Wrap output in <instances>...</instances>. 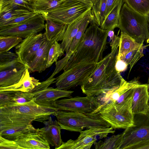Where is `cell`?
Returning <instances> with one entry per match:
<instances>
[{
    "instance_id": "6da1fadb",
    "label": "cell",
    "mask_w": 149,
    "mask_h": 149,
    "mask_svg": "<svg viewBox=\"0 0 149 149\" xmlns=\"http://www.w3.org/2000/svg\"><path fill=\"white\" fill-rule=\"evenodd\" d=\"M119 47H111V52L98 63L94 71L81 86L84 94L97 97L119 87L123 78L115 68Z\"/></svg>"
},
{
    "instance_id": "7a4b0ae2",
    "label": "cell",
    "mask_w": 149,
    "mask_h": 149,
    "mask_svg": "<svg viewBox=\"0 0 149 149\" xmlns=\"http://www.w3.org/2000/svg\"><path fill=\"white\" fill-rule=\"evenodd\" d=\"M86 29L79 44L63 68L64 71L78 64L97 63L103 59L107 48L108 31L93 22Z\"/></svg>"
},
{
    "instance_id": "3957f363",
    "label": "cell",
    "mask_w": 149,
    "mask_h": 149,
    "mask_svg": "<svg viewBox=\"0 0 149 149\" xmlns=\"http://www.w3.org/2000/svg\"><path fill=\"white\" fill-rule=\"evenodd\" d=\"M58 111L54 107L38 104L32 100L22 104L0 107V121L27 124L34 121L43 122Z\"/></svg>"
},
{
    "instance_id": "277c9868",
    "label": "cell",
    "mask_w": 149,
    "mask_h": 149,
    "mask_svg": "<svg viewBox=\"0 0 149 149\" xmlns=\"http://www.w3.org/2000/svg\"><path fill=\"white\" fill-rule=\"evenodd\" d=\"M61 129L80 132L84 129L107 128L110 125L99 113L73 112L58 110L54 115Z\"/></svg>"
},
{
    "instance_id": "5b68a950",
    "label": "cell",
    "mask_w": 149,
    "mask_h": 149,
    "mask_svg": "<svg viewBox=\"0 0 149 149\" xmlns=\"http://www.w3.org/2000/svg\"><path fill=\"white\" fill-rule=\"evenodd\" d=\"M149 17L134 11L124 3L121 8L118 28L137 42L149 43Z\"/></svg>"
},
{
    "instance_id": "8992f818",
    "label": "cell",
    "mask_w": 149,
    "mask_h": 149,
    "mask_svg": "<svg viewBox=\"0 0 149 149\" xmlns=\"http://www.w3.org/2000/svg\"><path fill=\"white\" fill-rule=\"evenodd\" d=\"M92 5L76 0H66L56 8L40 14L45 20L49 19L56 22L68 24L85 16L90 10Z\"/></svg>"
},
{
    "instance_id": "52a82bcc",
    "label": "cell",
    "mask_w": 149,
    "mask_h": 149,
    "mask_svg": "<svg viewBox=\"0 0 149 149\" xmlns=\"http://www.w3.org/2000/svg\"><path fill=\"white\" fill-rule=\"evenodd\" d=\"M97 63H82L64 71L56 78V88L68 91L81 86L97 67Z\"/></svg>"
},
{
    "instance_id": "ba28073f",
    "label": "cell",
    "mask_w": 149,
    "mask_h": 149,
    "mask_svg": "<svg viewBox=\"0 0 149 149\" xmlns=\"http://www.w3.org/2000/svg\"><path fill=\"white\" fill-rule=\"evenodd\" d=\"M139 82L136 79L127 81L123 78L119 87L96 97L99 102L98 108L93 113L116 108L124 103L133 94L134 87Z\"/></svg>"
},
{
    "instance_id": "9c48e42d",
    "label": "cell",
    "mask_w": 149,
    "mask_h": 149,
    "mask_svg": "<svg viewBox=\"0 0 149 149\" xmlns=\"http://www.w3.org/2000/svg\"><path fill=\"white\" fill-rule=\"evenodd\" d=\"M118 149H131L137 143L149 141V111L134 115V124L125 129Z\"/></svg>"
},
{
    "instance_id": "30bf717a",
    "label": "cell",
    "mask_w": 149,
    "mask_h": 149,
    "mask_svg": "<svg viewBox=\"0 0 149 149\" xmlns=\"http://www.w3.org/2000/svg\"><path fill=\"white\" fill-rule=\"evenodd\" d=\"M113 130L111 127L87 129L80 132L76 139L63 142L58 149H90L98 139H102L110 134L114 133Z\"/></svg>"
},
{
    "instance_id": "8fae6325",
    "label": "cell",
    "mask_w": 149,
    "mask_h": 149,
    "mask_svg": "<svg viewBox=\"0 0 149 149\" xmlns=\"http://www.w3.org/2000/svg\"><path fill=\"white\" fill-rule=\"evenodd\" d=\"M99 106L96 97L86 95L84 97L77 96L58 100L53 102L51 106L58 110L93 113Z\"/></svg>"
},
{
    "instance_id": "7c38bea8",
    "label": "cell",
    "mask_w": 149,
    "mask_h": 149,
    "mask_svg": "<svg viewBox=\"0 0 149 149\" xmlns=\"http://www.w3.org/2000/svg\"><path fill=\"white\" fill-rule=\"evenodd\" d=\"M132 98L133 96L116 110L111 109L98 113L113 129H125L134 124L132 108Z\"/></svg>"
},
{
    "instance_id": "4fadbf2b",
    "label": "cell",
    "mask_w": 149,
    "mask_h": 149,
    "mask_svg": "<svg viewBox=\"0 0 149 149\" xmlns=\"http://www.w3.org/2000/svg\"><path fill=\"white\" fill-rule=\"evenodd\" d=\"M45 21L43 16L38 13L20 24L0 27V36H15L25 38L42 31Z\"/></svg>"
},
{
    "instance_id": "5bb4252c",
    "label": "cell",
    "mask_w": 149,
    "mask_h": 149,
    "mask_svg": "<svg viewBox=\"0 0 149 149\" xmlns=\"http://www.w3.org/2000/svg\"><path fill=\"white\" fill-rule=\"evenodd\" d=\"M47 40L45 33L33 34L23 40L15 49L20 62L28 68L29 62Z\"/></svg>"
},
{
    "instance_id": "9a60e30c",
    "label": "cell",
    "mask_w": 149,
    "mask_h": 149,
    "mask_svg": "<svg viewBox=\"0 0 149 149\" xmlns=\"http://www.w3.org/2000/svg\"><path fill=\"white\" fill-rule=\"evenodd\" d=\"M32 124L10 121H0V136L15 140L21 136L36 131Z\"/></svg>"
},
{
    "instance_id": "2e32d148",
    "label": "cell",
    "mask_w": 149,
    "mask_h": 149,
    "mask_svg": "<svg viewBox=\"0 0 149 149\" xmlns=\"http://www.w3.org/2000/svg\"><path fill=\"white\" fill-rule=\"evenodd\" d=\"M149 86L139 83L134 88L132 102V111L134 115L146 114L149 111Z\"/></svg>"
},
{
    "instance_id": "e0dca14e",
    "label": "cell",
    "mask_w": 149,
    "mask_h": 149,
    "mask_svg": "<svg viewBox=\"0 0 149 149\" xmlns=\"http://www.w3.org/2000/svg\"><path fill=\"white\" fill-rule=\"evenodd\" d=\"M43 123L45 126L37 129L36 131L47 141L50 146L58 149L63 141L61 134V129L57 120H54L50 116L48 120Z\"/></svg>"
},
{
    "instance_id": "ac0fdd59",
    "label": "cell",
    "mask_w": 149,
    "mask_h": 149,
    "mask_svg": "<svg viewBox=\"0 0 149 149\" xmlns=\"http://www.w3.org/2000/svg\"><path fill=\"white\" fill-rule=\"evenodd\" d=\"M73 92L72 91L61 90L49 87L35 93H32L34 95L33 100L38 104L51 106L53 102L61 98L71 97Z\"/></svg>"
},
{
    "instance_id": "d6986e66",
    "label": "cell",
    "mask_w": 149,
    "mask_h": 149,
    "mask_svg": "<svg viewBox=\"0 0 149 149\" xmlns=\"http://www.w3.org/2000/svg\"><path fill=\"white\" fill-rule=\"evenodd\" d=\"M54 41L47 40L38 50L28 65L30 73H41L47 68L48 53L49 48Z\"/></svg>"
},
{
    "instance_id": "ffe728a7",
    "label": "cell",
    "mask_w": 149,
    "mask_h": 149,
    "mask_svg": "<svg viewBox=\"0 0 149 149\" xmlns=\"http://www.w3.org/2000/svg\"><path fill=\"white\" fill-rule=\"evenodd\" d=\"M22 149H49L47 141L36 131L23 135L14 140Z\"/></svg>"
},
{
    "instance_id": "44dd1931",
    "label": "cell",
    "mask_w": 149,
    "mask_h": 149,
    "mask_svg": "<svg viewBox=\"0 0 149 149\" xmlns=\"http://www.w3.org/2000/svg\"><path fill=\"white\" fill-rule=\"evenodd\" d=\"M30 73L28 68H27L21 79L18 83L8 87H0V91L31 92L41 82L34 77H30Z\"/></svg>"
},
{
    "instance_id": "7402d4cb",
    "label": "cell",
    "mask_w": 149,
    "mask_h": 149,
    "mask_svg": "<svg viewBox=\"0 0 149 149\" xmlns=\"http://www.w3.org/2000/svg\"><path fill=\"white\" fill-rule=\"evenodd\" d=\"M44 29L47 39L49 41H62L67 24L56 22L49 19L45 20Z\"/></svg>"
},
{
    "instance_id": "603a6c76",
    "label": "cell",
    "mask_w": 149,
    "mask_h": 149,
    "mask_svg": "<svg viewBox=\"0 0 149 149\" xmlns=\"http://www.w3.org/2000/svg\"><path fill=\"white\" fill-rule=\"evenodd\" d=\"M27 68H15L0 71V87H8L18 83Z\"/></svg>"
},
{
    "instance_id": "cb8c5ba5",
    "label": "cell",
    "mask_w": 149,
    "mask_h": 149,
    "mask_svg": "<svg viewBox=\"0 0 149 149\" xmlns=\"http://www.w3.org/2000/svg\"><path fill=\"white\" fill-rule=\"evenodd\" d=\"M120 42L117 59H121L130 52L144 47L126 33L121 32Z\"/></svg>"
},
{
    "instance_id": "d4e9b609",
    "label": "cell",
    "mask_w": 149,
    "mask_h": 149,
    "mask_svg": "<svg viewBox=\"0 0 149 149\" xmlns=\"http://www.w3.org/2000/svg\"><path fill=\"white\" fill-rule=\"evenodd\" d=\"M26 67L20 62L15 52L8 51L0 53V71Z\"/></svg>"
},
{
    "instance_id": "484cf974",
    "label": "cell",
    "mask_w": 149,
    "mask_h": 149,
    "mask_svg": "<svg viewBox=\"0 0 149 149\" xmlns=\"http://www.w3.org/2000/svg\"><path fill=\"white\" fill-rule=\"evenodd\" d=\"M87 14L74 22L67 24L63 39L61 43V47L66 53L68 52L72 42Z\"/></svg>"
},
{
    "instance_id": "4316f807",
    "label": "cell",
    "mask_w": 149,
    "mask_h": 149,
    "mask_svg": "<svg viewBox=\"0 0 149 149\" xmlns=\"http://www.w3.org/2000/svg\"><path fill=\"white\" fill-rule=\"evenodd\" d=\"M33 4L27 0H0V13L20 9L35 12Z\"/></svg>"
},
{
    "instance_id": "83f0119b",
    "label": "cell",
    "mask_w": 149,
    "mask_h": 149,
    "mask_svg": "<svg viewBox=\"0 0 149 149\" xmlns=\"http://www.w3.org/2000/svg\"><path fill=\"white\" fill-rule=\"evenodd\" d=\"M124 3L123 0H119L117 5L100 26V28L108 31L113 30L115 28L118 27L120 10Z\"/></svg>"
},
{
    "instance_id": "f1b7e54d",
    "label": "cell",
    "mask_w": 149,
    "mask_h": 149,
    "mask_svg": "<svg viewBox=\"0 0 149 149\" xmlns=\"http://www.w3.org/2000/svg\"><path fill=\"white\" fill-rule=\"evenodd\" d=\"M106 8V0H96L91 9V22L100 26L104 20Z\"/></svg>"
},
{
    "instance_id": "f546056e",
    "label": "cell",
    "mask_w": 149,
    "mask_h": 149,
    "mask_svg": "<svg viewBox=\"0 0 149 149\" xmlns=\"http://www.w3.org/2000/svg\"><path fill=\"white\" fill-rule=\"evenodd\" d=\"M90 10L86 15L81 24L77 34L72 42L68 52L66 53V54L70 57H71L77 48L83 37L88 25L91 22Z\"/></svg>"
},
{
    "instance_id": "4dcf8cb0",
    "label": "cell",
    "mask_w": 149,
    "mask_h": 149,
    "mask_svg": "<svg viewBox=\"0 0 149 149\" xmlns=\"http://www.w3.org/2000/svg\"><path fill=\"white\" fill-rule=\"evenodd\" d=\"M66 0H39L33 4L34 11L40 14L53 10Z\"/></svg>"
},
{
    "instance_id": "1f68e13d",
    "label": "cell",
    "mask_w": 149,
    "mask_h": 149,
    "mask_svg": "<svg viewBox=\"0 0 149 149\" xmlns=\"http://www.w3.org/2000/svg\"><path fill=\"white\" fill-rule=\"evenodd\" d=\"M123 133L112 136L103 141L100 140L94 143L96 149H118L122 139Z\"/></svg>"
},
{
    "instance_id": "d6a6232c",
    "label": "cell",
    "mask_w": 149,
    "mask_h": 149,
    "mask_svg": "<svg viewBox=\"0 0 149 149\" xmlns=\"http://www.w3.org/2000/svg\"><path fill=\"white\" fill-rule=\"evenodd\" d=\"M132 9L139 14L149 17V0H123Z\"/></svg>"
},
{
    "instance_id": "836d02e7",
    "label": "cell",
    "mask_w": 149,
    "mask_h": 149,
    "mask_svg": "<svg viewBox=\"0 0 149 149\" xmlns=\"http://www.w3.org/2000/svg\"><path fill=\"white\" fill-rule=\"evenodd\" d=\"M22 38L15 36H0V53L9 51L20 43Z\"/></svg>"
},
{
    "instance_id": "e575fe53",
    "label": "cell",
    "mask_w": 149,
    "mask_h": 149,
    "mask_svg": "<svg viewBox=\"0 0 149 149\" xmlns=\"http://www.w3.org/2000/svg\"><path fill=\"white\" fill-rule=\"evenodd\" d=\"M64 51L61 47V44L56 41H54L49 50L47 68L50 67L55 62L57 61L59 57H61L64 54Z\"/></svg>"
},
{
    "instance_id": "d590c367",
    "label": "cell",
    "mask_w": 149,
    "mask_h": 149,
    "mask_svg": "<svg viewBox=\"0 0 149 149\" xmlns=\"http://www.w3.org/2000/svg\"><path fill=\"white\" fill-rule=\"evenodd\" d=\"M144 47L133 50L127 53L121 58L130 66V71L138 61L142 57L144 56L143 49Z\"/></svg>"
},
{
    "instance_id": "8d00e7d4",
    "label": "cell",
    "mask_w": 149,
    "mask_h": 149,
    "mask_svg": "<svg viewBox=\"0 0 149 149\" xmlns=\"http://www.w3.org/2000/svg\"><path fill=\"white\" fill-rule=\"evenodd\" d=\"M33 12L30 11L28 10L20 9L0 13V25L9 20Z\"/></svg>"
},
{
    "instance_id": "74e56055",
    "label": "cell",
    "mask_w": 149,
    "mask_h": 149,
    "mask_svg": "<svg viewBox=\"0 0 149 149\" xmlns=\"http://www.w3.org/2000/svg\"><path fill=\"white\" fill-rule=\"evenodd\" d=\"M34 95L31 92H15L13 97L14 104H21L33 100Z\"/></svg>"
},
{
    "instance_id": "f35d334b",
    "label": "cell",
    "mask_w": 149,
    "mask_h": 149,
    "mask_svg": "<svg viewBox=\"0 0 149 149\" xmlns=\"http://www.w3.org/2000/svg\"><path fill=\"white\" fill-rule=\"evenodd\" d=\"M10 91H0V107L13 104L15 92Z\"/></svg>"
},
{
    "instance_id": "ab89813d",
    "label": "cell",
    "mask_w": 149,
    "mask_h": 149,
    "mask_svg": "<svg viewBox=\"0 0 149 149\" xmlns=\"http://www.w3.org/2000/svg\"><path fill=\"white\" fill-rule=\"evenodd\" d=\"M38 14L36 12L24 14L7 21L0 25V27L15 25L24 22Z\"/></svg>"
},
{
    "instance_id": "60d3db41",
    "label": "cell",
    "mask_w": 149,
    "mask_h": 149,
    "mask_svg": "<svg viewBox=\"0 0 149 149\" xmlns=\"http://www.w3.org/2000/svg\"><path fill=\"white\" fill-rule=\"evenodd\" d=\"M22 149L14 140L0 136V149Z\"/></svg>"
},
{
    "instance_id": "b9f144b4",
    "label": "cell",
    "mask_w": 149,
    "mask_h": 149,
    "mask_svg": "<svg viewBox=\"0 0 149 149\" xmlns=\"http://www.w3.org/2000/svg\"><path fill=\"white\" fill-rule=\"evenodd\" d=\"M70 58V57L66 54L64 58L59 61H56V67L53 73L48 79H50L53 78L55 75L62 70H63Z\"/></svg>"
},
{
    "instance_id": "7bdbcfd3",
    "label": "cell",
    "mask_w": 149,
    "mask_h": 149,
    "mask_svg": "<svg viewBox=\"0 0 149 149\" xmlns=\"http://www.w3.org/2000/svg\"><path fill=\"white\" fill-rule=\"evenodd\" d=\"M108 36L110 39V44L111 47L119 45L120 37L115 34L113 30L108 31Z\"/></svg>"
},
{
    "instance_id": "ee69618b",
    "label": "cell",
    "mask_w": 149,
    "mask_h": 149,
    "mask_svg": "<svg viewBox=\"0 0 149 149\" xmlns=\"http://www.w3.org/2000/svg\"><path fill=\"white\" fill-rule=\"evenodd\" d=\"M106 0V8L104 20L110 13L115 7L119 1V0Z\"/></svg>"
},
{
    "instance_id": "f6af8a7d",
    "label": "cell",
    "mask_w": 149,
    "mask_h": 149,
    "mask_svg": "<svg viewBox=\"0 0 149 149\" xmlns=\"http://www.w3.org/2000/svg\"><path fill=\"white\" fill-rule=\"evenodd\" d=\"M128 65L122 59H117L115 65V68L117 71L120 73L125 71L127 69Z\"/></svg>"
},
{
    "instance_id": "bcb514c9",
    "label": "cell",
    "mask_w": 149,
    "mask_h": 149,
    "mask_svg": "<svg viewBox=\"0 0 149 149\" xmlns=\"http://www.w3.org/2000/svg\"><path fill=\"white\" fill-rule=\"evenodd\" d=\"M131 149H149V141L134 145L131 148Z\"/></svg>"
},
{
    "instance_id": "7dc6e473",
    "label": "cell",
    "mask_w": 149,
    "mask_h": 149,
    "mask_svg": "<svg viewBox=\"0 0 149 149\" xmlns=\"http://www.w3.org/2000/svg\"><path fill=\"white\" fill-rule=\"evenodd\" d=\"M84 3L92 5L96 0H76Z\"/></svg>"
},
{
    "instance_id": "c3c4849f",
    "label": "cell",
    "mask_w": 149,
    "mask_h": 149,
    "mask_svg": "<svg viewBox=\"0 0 149 149\" xmlns=\"http://www.w3.org/2000/svg\"><path fill=\"white\" fill-rule=\"evenodd\" d=\"M29 2H30L32 3H35V2H36L37 1H38L39 0H27Z\"/></svg>"
},
{
    "instance_id": "681fc988",
    "label": "cell",
    "mask_w": 149,
    "mask_h": 149,
    "mask_svg": "<svg viewBox=\"0 0 149 149\" xmlns=\"http://www.w3.org/2000/svg\"><path fill=\"white\" fill-rule=\"evenodd\" d=\"M148 85L149 86V77L148 79Z\"/></svg>"
},
{
    "instance_id": "f907efd6",
    "label": "cell",
    "mask_w": 149,
    "mask_h": 149,
    "mask_svg": "<svg viewBox=\"0 0 149 149\" xmlns=\"http://www.w3.org/2000/svg\"><path fill=\"white\" fill-rule=\"evenodd\" d=\"M148 105L149 106V101H148Z\"/></svg>"
},
{
    "instance_id": "816d5d0a",
    "label": "cell",
    "mask_w": 149,
    "mask_h": 149,
    "mask_svg": "<svg viewBox=\"0 0 149 149\" xmlns=\"http://www.w3.org/2000/svg\"></svg>"
}]
</instances>
